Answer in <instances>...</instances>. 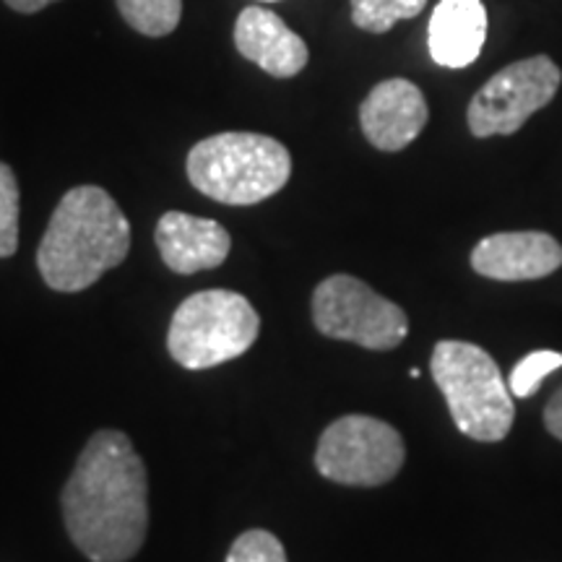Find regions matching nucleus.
<instances>
[{
	"mask_svg": "<svg viewBox=\"0 0 562 562\" xmlns=\"http://www.w3.org/2000/svg\"><path fill=\"white\" fill-rule=\"evenodd\" d=\"M115 3L131 30L146 37H167L178 30L182 16V0H115Z\"/></svg>",
	"mask_w": 562,
	"mask_h": 562,
	"instance_id": "14",
	"label": "nucleus"
},
{
	"mask_svg": "<svg viewBox=\"0 0 562 562\" xmlns=\"http://www.w3.org/2000/svg\"><path fill=\"white\" fill-rule=\"evenodd\" d=\"M19 180L5 161H0V258L19 250Z\"/></svg>",
	"mask_w": 562,
	"mask_h": 562,
	"instance_id": "17",
	"label": "nucleus"
},
{
	"mask_svg": "<svg viewBox=\"0 0 562 562\" xmlns=\"http://www.w3.org/2000/svg\"><path fill=\"white\" fill-rule=\"evenodd\" d=\"M165 266L180 277L211 271L227 261L232 237L220 222L203 216L167 211L154 232Z\"/></svg>",
	"mask_w": 562,
	"mask_h": 562,
	"instance_id": "11",
	"label": "nucleus"
},
{
	"mask_svg": "<svg viewBox=\"0 0 562 562\" xmlns=\"http://www.w3.org/2000/svg\"><path fill=\"white\" fill-rule=\"evenodd\" d=\"M195 191L227 206H252L290 182L292 157L263 133H220L193 146L186 161Z\"/></svg>",
	"mask_w": 562,
	"mask_h": 562,
	"instance_id": "3",
	"label": "nucleus"
},
{
	"mask_svg": "<svg viewBox=\"0 0 562 562\" xmlns=\"http://www.w3.org/2000/svg\"><path fill=\"white\" fill-rule=\"evenodd\" d=\"M560 266L562 245L547 232H497L472 250V269L495 281L544 279Z\"/></svg>",
	"mask_w": 562,
	"mask_h": 562,
	"instance_id": "10",
	"label": "nucleus"
},
{
	"mask_svg": "<svg viewBox=\"0 0 562 562\" xmlns=\"http://www.w3.org/2000/svg\"><path fill=\"white\" fill-rule=\"evenodd\" d=\"M227 562H286L284 544L271 531H243L229 547Z\"/></svg>",
	"mask_w": 562,
	"mask_h": 562,
	"instance_id": "18",
	"label": "nucleus"
},
{
	"mask_svg": "<svg viewBox=\"0 0 562 562\" xmlns=\"http://www.w3.org/2000/svg\"><path fill=\"white\" fill-rule=\"evenodd\" d=\"M562 368V355L552 349H539L526 355L521 362L516 364L508 378V389L516 398H529L539 391V385L544 383V378L550 372Z\"/></svg>",
	"mask_w": 562,
	"mask_h": 562,
	"instance_id": "16",
	"label": "nucleus"
},
{
	"mask_svg": "<svg viewBox=\"0 0 562 562\" xmlns=\"http://www.w3.org/2000/svg\"><path fill=\"white\" fill-rule=\"evenodd\" d=\"M430 370L456 427L467 438L501 442L508 438L516 406L508 381L490 351L472 341L446 339L432 349Z\"/></svg>",
	"mask_w": 562,
	"mask_h": 562,
	"instance_id": "4",
	"label": "nucleus"
},
{
	"mask_svg": "<svg viewBox=\"0 0 562 562\" xmlns=\"http://www.w3.org/2000/svg\"><path fill=\"white\" fill-rule=\"evenodd\" d=\"M427 37L438 66H472L487 40V9L482 0H440L432 11Z\"/></svg>",
	"mask_w": 562,
	"mask_h": 562,
	"instance_id": "13",
	"label": "nucleus"
},
{
	"mask_svg": "<svg viewBox=\"0 0 562 562\" xmlns=\"http://www.w3.org/2000/svg\"><path fill=\"white\" fill-rule=\"evenodd\" d=\"M427 100L417 83L406 79H385L372 87L360 108L364 138L381 151H402L425 131Z\"/></svg>",
	"mask_w": 562,
	"mask_h": 562,
	"instance_id": "9",
	"label": "nucleus"
},
{
	"mask_svg": "<svg viewBox=\"0 0 562 562\" xmlns=\"http://www.w3.org/2000/svg\"><path fill=\"white\" fill-rule=\"evenodd\" d=\"M235 47L273 79H292L311 60L305 40L294 34L277 13L248 5L235 21Z\"/></svg>",
	"mask_w": 562,
	"mask_h": 562,
	"instance_id": "12",
	"label": "nucleus"
},
{
	"mask_svg": "<svg viewBox=\"0 0 562 562\" xmlns=\"http://www.w3.org/2000/svg\"><path fill=\"white\" fill-rule=\"evenodd\" d=\"M351 21L357 30L385 34L398 21L414 19L425 11L427 0H349Z\"/></svg>",
	"mask_w": 562,
	"mask_h": 562,
	"instance_id": "15",
	"label": "nucleus"
},
{
	"mask_svg": "<svg viewBox=\"0 0 562 562\" xmlns=\"http://www.w3.org/2000/svg\"><path fill=\"white\" fill-rule=\"evenodd\" d=\"M66 531L91 562H128L149 531V474L121 430L94 432L60 492Z\"/></svg>",
	"mask_w": 562,
	"mask_h": 562,
	"instance_id": "1",
	"label": "nucleus"
},
{
	"mask_svg": "<svg viewBox=\"0 0 562 562\" xmlns=\"http://www.w3.org/2000/svg\"><path fill=\"white\" fill-rule=\"evenodd\" d=\"M131 250V224L104 188H70L55 206L37 266L55 292H81L117 269Z\"/></svg>",
	"mask_w": 562,
	"mask_h": 562,
	"instance_id": "2",
	"label": "nucleus"
},
{
	"mask_svg": "<svg viewBox=\"0 0 562 562\" xmlns=\"http://www.w3.org/2000/svg\"><path fill=\"white\" fill-rule=\"evenodd\" d=\"M544 427L552 438L562 440V389L554 391L544 406Z\"/></svg>",
	"mask_w": 562,
	"mask_h": 562,
	"instance_id": "19",
	"label": "nucleus"
},
{
	"mask_svg": "<svg viewBox=\"0 0 562 562\" xmlns=\"http://www.w3.org/2000/svg\"><path fill=\"white\" fill-rule=\"evenodd\" d=\"M3 3L19 13H37L50 3H58V0H3Z\"/></svg>",
	"mask_w": 562,
	"mask_h": 562,
	"instance_id": "20",
	"label": "nucleus"
},
{
	"mask_svg": "<svg viewBox=\"0 0 562 562\" xmlns=\"http://www.w3.org/2000/svg\"><path fill=\"white\" fill-rule=\"evenodd\" d=\"M404 438L389 422L347 414L326 427L315 448V469L347 487H381L402 472Z\"/></svg>",
	"mask_w": 562,
	"mask_h": 562,
	"instance_id": "6",
	"label": "nucleus"
},
{
	"mask_svg": "<svg viewBox=\"0 0 562 562\" xmlns=\"http://www.w3.org/2000/svg\"><path fill=\"white\" fill-rule=\"evenodd\" d=\"M258 331L261 318L248 297L229 290H206L180 302L167 331V349L180 368L209 370L245 355Z\"/></svg>",
	"mask_w": 562,
	"mask_h": 562,
	"instance_id": "5",
	"label": "nucleus"
},
{
	"mask_svg": "<svg viewBox=\"0 0 562 562\" xmlns=\"http://www.w3.org/2000/svg\"><path fill=\"white\" fill-rule=\"evenodd\" d=\"M562 70L550 55H531L497 70L469 102L472 136H513L533 112L544 110L560 91Z\"/></svg>",
	"mask_w": 562,
	"mask_h": 562,
	"instance_id": "8",
	"label": "nucleus"
},
{
	"mask_svg": "<svg viewBox=\"0 0 562 562\" xmlns=\"http://www.w3.org/2000/svg\"><path fill=\"white\" fill-rule=\"evenodd\" d=\"M313 323L328 339L372 351L396 349L409 334V318L402 307L349 273H334L315 286Z\"/></svg>",
	"mask_w": 562,
	"mask_h": 562,
	"instance_id": "7",
	"label": "nucleus"
}]
</instances>
